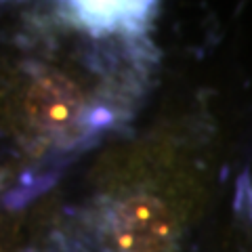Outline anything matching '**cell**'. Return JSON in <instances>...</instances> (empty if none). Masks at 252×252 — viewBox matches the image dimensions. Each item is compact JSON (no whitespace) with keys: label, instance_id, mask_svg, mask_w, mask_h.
<instances>
[{"label":"cell","instance_id":"obj_3","mask_svg":"<svg viewBox=\"0 0 252 252\" xmlns=\"http://www.w3.org/2000/svg\"><path fill=\"white\" fill-rule=\"evenodd\" d=\"M147 4L141 2H76L74 13L91 30H116L137 23L145 15Z\"/></svg>","mask_w":252,"mask_h":252},{"label":"cell","instance_id":"obj_2","mask_svg":"<svg viewBox=\"0 0 252 252\" xmlns=\"http://www.w3.org/2000/svg\"><path fill=\"white\" fill-rule=\"evenodd\" d=\"M32 122L46 130L69 128L82 112V94L67 78L49 74L32 84L26 99Z\"/></svg>","mask_w":252,"mask_h":252},{"label":"cell","instance_id":"obj_1","mask_svg":"<svg viewBox=\"0 0 252 252\" xmlns=\"http://www.w3.org/2000/svg\"><path fill=\"white\" fill-rule=\"evenodd\" d=\"M175 233V219L160 200L137 195L116 210L114 238L122 252H164Z\"/></svg>","mask_w":252,"mask_h":252}]
</instances>
